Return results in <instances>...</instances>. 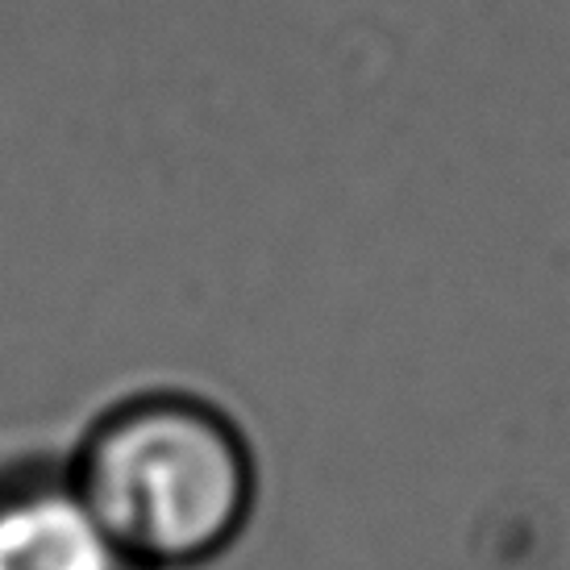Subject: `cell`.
<instances>
[{
    "label": "cell",
    "mask_w": 570,
    "mask_h": 570,
    "mask_svg": "<svg viewBox=\"0 0 570 570\" xmlns=\"http://www.w3.org/2000/svg\"><path fill=\"white\" fill-rule=\"evenodd\" d=\"M0 570H134L83 504L63 454L0 462Z\"/></svg>",
    "instance_id": "7a4b0ae2"
},
{
    "label": "cell",
    "mask_w": 570,
    "mask_h": 570,
    "mask_svg": "<svg viewBox=\"0 0 570 570\" xmlns=\"http://www.w3.org/2000/svg\"><path fill=\"white\" fill-rule=\"evenodd\" d=\"M100 529L134 570L225 558L258 508V454L242 421L191 387L112 400L63 454Z\"/></svg>",
    "instance_id": "6da1fadb"
}]
</instances>
